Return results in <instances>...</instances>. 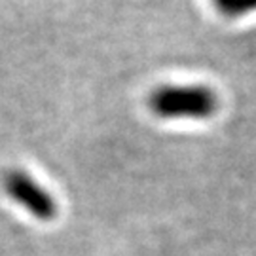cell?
Here are the masks:
<instances>
[{
  "instance_id": "6da1fadb",
  "label": "cell",
  "mask_w": 256,
  "mask_h": 256,
  "mask_svg": "<svg viewBox=\"0 0 256 256\" xmlns=\"http://www.w3.org/2000/svg\"><path fill=\"white\" fill-rule=\"evenodd\" d=\"M148 108L164 120H209L218 110V95L202 84H165L150 93Z\"/></svg>"
},
{
  "instance_id": "7a4b0ae2",
  "label": "cell",
  "mask_w": 256,
  "mask_h": 256,
  "mask_svg": "<svg viewBox=\"0 0 256 256\" xmlns=\"http://www.w3.org/2000/svg\"><path fill=\"white\" fill-rule=\"evenodd\" d=\"M4 190L14 202L38 220H54L57 216V203L36 178L25 171L14 169L4 176Z\"/></svg>"
},
{
  "instance_id": "3957f363",
  "label": "cell",
  "mask_w": 256,
  "mask_h": 256,
  "mask_svg": "<svg viewBox=\"0 0 256 256\" xmlns=\"http://www.w3.org/2000/svg\"><path fill=\"white\" fill-rule=\"evenodd\" d=\"M214 8L224 18L238 19L256 12V0H212Z\"/></svg>"
}]
</instances>
